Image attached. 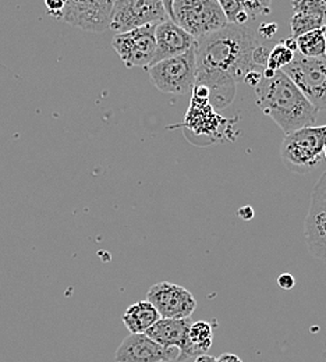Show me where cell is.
I'll use <instances>...</instances> for the list:
<instances>
[{
  "mask_svg": "<svg viewBox=\"0 0 326 362\" xmlns=\"http://www.w3.org/2000/svg\"><path fill=\"white\" fill-rule=\"evenodd\" d=\"M260 45L245 25L229 24L197 41V84L209 90L212 106L225 109L234 100L237 81L261 67L254 64L252 54Z\"/></svg>",
  "mask_w": 326,
  "mask_h": 362,
  "instance_id": "cell-1",
  "label": "cell"
},
{
  "mask_svg": "<svg viewBox=\"0 0 326 362\" xmlns=\"http://www.w3.org/2000/svg\"><path fill=\"white\" fill-rule=\"evenodd\" d=\"M254 90L258 107L286 136L315 126L318 109L283 70L276 71L272 78L262 77Z\"/></svg>",
  "mask_w": 326,
  "mask_h": 362,
  "instance_id": "cell-2",
  "label": "cell"
},
{
  "mask_svg": "<svg viewBox=\"0 0 326 362\" xmlns=\"http://www.w3.org/2000/svg\"><path fill=\"white\" fill-rule=\"evenodd\" d=\"M325 144L326 124L300 129L283 139L281 162L290 172L305 175L318 168L324 159Z\"/></svg>",
  "mask_w": 326,
  "mask_h": 362,
  "instance_id": "cell-3",
  "label": "cell"
},
{
  "mask_svg": "<svg viewBox=\"0 0 326 362\" xmlns=\"http://www.w3.org/2000/svg\"><path fill=\"white\" fill-rule=\"evenodd\" d=\"M172 20L197 41L229 25L218 0H176Z\"/></svg>",
  "mask_w": 326,
  "mask_h": 362,
  "instance_id": "cell-4",
  "label": "cell"
},
{
  "mask_svg": "<svg viewBox=\"0 0 326 362\" xmlns=\"http://www.w3.org/2000/svg\"><path fill=\"white\" fill-rule=\"evenodd\" d=\"M148 73L152 84L163 93H192L198 74L195 46L185 54L156 63L148 70Z\"/></svg>",
  "mask_w": 326,
  "mask_h": 362,
  "instance_id": "cell-5",
  "label": "cell"
},
{
  "mask_svg": "<svg viewBox=\"0 0 326 362\" xmlns=\"http://www.w3.org/2000/svg\"><path fill=\"white\" fill-rule=\"evenodd\" d=\"M283 71L318 110H326V56L305 57L297 52Z\"/></svg>",
  "mask_w": 326,
  "mask_h": 362,
  "instance_id": "cell-6",
  "label": "cell"
},
{
  "mask_svg": "<svg viewBox=\"0 0 326 362\" xmlns=\"http://www.w3.org/2000/svg\"><path fill=\"white\" fill-rule=\"evenodd\" d=\"M170 18L162 0H115L110 30L127 33L149 24H161Z\"/></svg>",
  "mask_w": 326,
  "mask_h": 362,
  "instance_id": "cell-7",
  "label": "cell"
},
{
  "mask_svg": "<svg viewBox=\"0 0 326 362\" xmlns=\"http://www.w3.org/2000/svg\"><path fill=\"white\" fill-rule=\"evenodd\" d=\"M156 27L149 24L113 37L112 46L126 67L149 70L156 52Z\"/></svg>",
  "mask_w": 326,
  "mask_h": 362,
  "instance_id": "cell-8",
  "label": "cell"
},
{
  "mask_svg": "<svg viewBox=\"0 0 326 362\" xmlns=\"http://www.w3.org/2000/svg\"><path fill=\"white\" fill-rule=\"evenodd\" d=\"M146 300L158 310L161 317L168 319H186L197 308V300L192 293L170 281H161L151 286Z\"/></svg>",
  "mask_w": 326,
  "mask_h": 362,
  "instance_id": "cell-9",
  "label": "cell"
},
{
  "mask_svg": "<svg viewBox=\"0 0 326 362\" xmlns=\"http://www.w3.org/2000/svg\"><path fill=\"white\" fill-rule=\"evenodd\" d=\"M115 0H67L62 21L84 31L103 33L110 27Z\"/></svg>",
  "mask_w": 326,
  "mask_h": 362,
  "instance_id": "cell-10",
  "label": "cell"
},
{
  "mask_svg": "<svg viewBox=\"0 0 326 362\" xmlns=\"http://www.w3.org/2000/svg\"><path fill=\"white\" fill-rule=\"evenodd\" d=\"M305 241L310 252L326 262V172L313 191L305 218Z\"/></svg>",
  "mask_w": 326,
  "mask_h": 362,
  "instance_id": "cell-11",
  "label": "cell"
},
{
  "mask_svg": "<svg viewBox=\"0 0 326 362\" xmlns=\"http://www.w3.org/2000/svg\"><path fill=\"white\" fill-rule=\"evenodd\" d=\"M179 349H166L158 344L145 333L130 334L117 347L116 362H170L177 361Z\"/></svg>",
  "mask_w": 326,
  "mask_h": 362,
  "instance_id": "cell-12",
  "label": "cell"
},
{
  "mask_svg": "<svg viewBox=\"0 0 326 362\" xmlns=\"http://www.w3.org/2000/svg\"><path fill=\"white\" fill-rule=\"evenodd\" d=\"M195 45L197 40L194 37H191L172 18H168L156 27V52L151 67L166 59L185 54Z\"/></svg>",
  "mask_w": 326,
  "mask_h": 362,
  "instance_id": "cell-13",
  "label": "cell"
},
{
  "mask_svg": "<svg viewBox=\"0 0 326 362\" xmlns=\"http://www.w3.org/2000/svg\"><path fill=\"white\" fill-rule=\"evenodd\" d=\"M191 325H192L191 317H186V319L161 317L151 329H148L145 334L166 349L182 350L186 344L188 330Z\"/></svg>",
  "mask_w": 326,
  "mask_h": 362,
  "instance_id": "cell-14",
  "label": "cell"
},
{
  "mask_svg": "<svg viewBox=\"0 0 326 362\" xmlns=\"http://www.w3.org/2000/svg\"><path fill=\"white\" fill-rule=\"evenodd\" d=\"M214 341V327L206 320L192 322L188 330L185 347L180 350L177 362H186L190 358H197L209 351Z\"/></svg>",
  "mask_w": 326,
  "mask_h": 362,
  "instance_id": "cell-15",
  "label": "cell"
},
{
  "mask_svg": "<svg viewBox=\"0 0 326 362\" xmlns=\"http://www.w3.org/2000/svg\"><path fill=\"white\" fill-rule=\"evenodd\" d=\"M159 319L161 315L158 310L148 300L132 304L122 315V322L130 334L146 333L148 329H151Z\"/></svg>",
  "mask_w": 326,
  "mask_h": 362,
  "instance_id": "cell-16",
  "label": "cell"
},
{
  "mask_svg": "<svg viewBox=\"0 0 326 362\" xmlns=\"http://www.w3.org/2000/svg\"><path fill=\"white\" fill-rule=\"evenodd\" d=\"M298 53L305 57H322L326 56V40L324 28L307 33L297 38Z\"/></svg>",
  "mask_w": 326,
  "mask_h": 362,
  "instance_id": "cell-17",
  "label": "cell"
},
{
  "mask_svg": "<svg viewBox=\"0 0 326 362\" xmlns=\"http://www.w3.org/2000/svg\"><path fill=\"white\" fill-rule=\"evenodd\" d=\"M326 23L324 20L314 17V16H308L304 13H293L291 18H290V31H291V37L293 38H298L307 33L315 31V30H321L325 27Z\"/></svg>",
  "mask_w": 326,
  "mask_h": 362,
  "instance_id": "cell-18",
  "label": "cell"
},
{
  "mask_svg": "<svg viewBox=\"0 0 326 362\" xmlns=\"http://www.w3.org/2000/svg\"><path fill=\"white\" fill-rule=\"evenodd\" d=\"M229 24L234 25H245L250 20L248 13L244 8L241 0H218Z\"/></svg>",
  "mask_w": 326,
  "mask_h": 362,
  "instance_id": "cell-19",
  "label": "cell"
},
{
  "mask_svg": "<svg viewBox=\"0 0 326 362\" xmlns=\"http://www.w3.org/2000/svg\"><path fill=\"white\" fill-rule=\"evenodd\" d=\"M294 56H296L294 52L287 49L283 42H279L271 49L267 69H271L274 71H280L294 60Z\"/></svg>",
  "mask_w": 326,
  "mask_h": 362,
  "instance_id": "cell-20",
  "label": "cell"
},
{
  "mask_svg": "<svg viewBox=\"0 0 326 362\" xmlns=\"http://www.w3.org/2000/svg\"><path fill=\"white\" fill-rule=\"evenodd\" d=\"M293 13H304L326 23V0H290Z\"/></svg>",
  "mask_w": 326,
  "mask_h": 362,
  "instance_id": "cell-21",
  "label": "cell"
},
{
  "mask_svg": "<svg viewBox=\"0 0 326 362\" xmlns=\"http://www.w3.org/2000/svg\"><path fill=\"white\" fill-rule=\"evenodd\" d=\"M244 4L245 11L250 16V20H255L257 17L261 16H268L271 14L272 8V0H241Z\"/></svg>",
  "mask_w": 326,
  "mask_h": 362,
  "instance_id": "cell-22",
  "label": "cell"
},
{
  "mask_svg": "<svg viewBox=\"0 0 326 362\" xmlns=\"http://www.w3.org/2000/svg\"><path fill=\"white\" fill-rule=\"evenodd\" d=\"M44 3L47 7V14L52 18L62 21L64 10L67 7V0H44Z\"/></svg>",
  "mask_w": 326,
  "mask_h": 362,
  "instance_id": "cell-23",
  "label": "cell"
},
{
  "mask_svg": "<svg viewBox=\"0 0 326 362\" xmlns=\"http://www.w3.org/2000/svg\"><path fill=\"white\" fill-rule=\"evenodd\" d=\"M269 54H271V49H268L267 46L264 45L257 46V49L254 50V54H252L254 64L261 67V69H267L268 60H269Z\"/></svg>",
  "mask_w": 326,
  "mask_h": 362,
  "instance_id": "cell-24",
  "label": "cell"
},
{
  "mask_svg": "<svg viewBox=\"0 0 326 362\" xmlns=\"http://www.w3.org/2000/svg\"><path fill=\"white\" fill-rule=\"evenodd\" d=\"M258 33L262 38L271 40L278 33V24L276 23H262L258 28Z\"/></svg>",
  "mask_w": 326,
  "mask_h": 362,
  "instance_id": "cell-25",
  "label": "cell"
},
{
  "mask_svg": "<svg viewBox=\"0 0 326 362\" xmlns=\"http://www.w3.org/2000/svg\"><path fill=\"white\" fill-rule=\"evenodd\" d=\"M278 284L283 290H291L296 286V279L290 273H281L278 277Z\"/></svg>",
  "mask_w": 326,
  "mask_h": 362,
  "instance_id": "cell-26",
  "label": "cell"
},
{
  "mask_svg": "<svg viewBox=\"0 0 326 362\" xmlns=\"http://www.w3.org/2000/svg\"><path fill=\"white\" fill-rule=\"evenodd\" d=\"M216 362H243V360L233 353H223L216 358Z\"/></svg>",
  "mask_w": 326,
  "mask_h": 362,
  "instance_id": "cell-27",
  "label": "cell"
},
{
  "mask_svg": "<svg viewBox=\"0 0 326 362\" xmlns=\"http://www.w3.org/2000/svg\"><path fill=\"white\" fill-rule=\"evenodd\" d=\"M238 215H240V218L244 219V221H251V219L254 218V211H252L251 206H244V208H241V209L238 211Z\"/></svg>",
  "mask_w": 326,
  "mask_h": 362,
  "instance_id": "cell-28",
  "label": "cell"
},
{
  "mask_svg": "<svg viewBox=\"0 0 326 362\" xmlns=\"http://www.w3.org/2000/svg\"><path fill=\"white\" fill-rule=\"evenodd\" d=\"M281 42L284 44V46H286L287 49H290L291 52H294V53H297V52H298V46H297V40H296V38L289 37V38L283 40Z\"/></svg>",
  "mask_w": 326,
  "mask_h": 362,
  "instance_id": "cell-29",
  "label": "cell"
},
{
  "mask_svg": "<svg viewBox=\"0 0 326 362\" xmlns=\"http://www.w3.org/2000/svg\"><path fill=\"white\" fill-rule=\"evenodd\" d=\"M162 1H163V6H165L169 17L172 18V16H173V4H175L176 0H162Z\"/></svg>",
  "mask_w": 326,
  "mask_h": 362,
  "instance_id": "cell-30",
  "label": "cell"
},
{
  "mask_svg": "<svg viewBox=\"0 0 326 362\" xmlns=\"http://www.w3.org/2000/svg\"><path fill=\"white\" fill-rule=\"evenodd\" d=\"M194 362H216V358L212 357V356H208V354H204V356H199L197 357Z\"/></svg>",
  "mask_w": 326,
  "mask_h": 362,
  "instance_id": "cell-31",
  "label": "cell"
},
{
  "mask_svg": "<svg viewBox=\"0 0 326 362\" xmlns=\"http://www.w3.org/2000/svg\"><path fill=\"white\" fill-rule=\"evenodd\" d=\"M324 158L326 159V144H325V149H324Z\"/></svg>",
  "mask_w": 326,
  "mask_h": 362,
  "instance_id": "cell-32",
  "label": "cell"
},
{
  "mask_svg": "<svg viewBox=\"0 0 326 362\" xmlns=\"http://www.w3.org/2000/svg\"><path fill=\"white\" fill-rule=\"evenodd\" d=\"M324 33H325V40H326V25L324 27Z\"/></svg>",
  "mask_w": 326,
  "mask_h": 362,
  "instance_id": "cell-33",
  "label": "cell"
}]
</instances>
